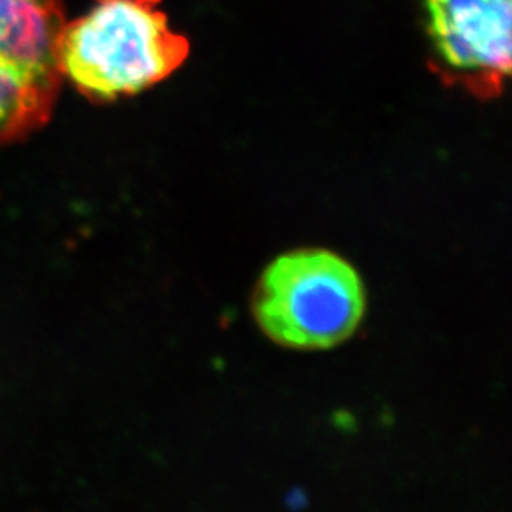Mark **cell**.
Returning <instances> with one entry per match:
<instances>
[{"label": "cell", "mask_w": 512, "mask_h": 512, "mask_svg": "<svg viewBox=\"0 0 512 512\" xmlns=\"http://www.w3.org/2000/svg\"><path fill=\"white\" fill-rule=\"evenodd\" d=\"M62 0H0V146L50 120L62 72Z\"/></svg>", "instance_id": "3"}, {"label": "cell", "mask_w": 512, "mask_h": 512, "mask_svg": "<svg viewBox=\"0 0 512 512\" xmlns=\"http://www.w3.org/2000/svg\"><path fill=\"white\" fill-rule=\"evenodd\" d=\"M251 307L267 339L289 350L319 352L357 332L367 292L345 257L324 247H300L262 271Z\"/></svg>", "instance_id": "2"}, {"label": "cell", "mask_w": 512, "mask_h": 512, "mask_svg": "<svg viewBox=\"0 0 512 512\" xmlns=\"http://www.w3.org/2000/svg\"><path fill=\"white\" fill-rule=\"evenodd\" d=\"M426 63L445 87L483 102L511 73V0H418Z\"/></svg>", "instance_id": "4"}, {"label": "cell", "mask_w": 512, "mask_h": 512, "mask_svg": "<svg viewBox=\"0 0 512 512\" xmlns=\"http://www.w3.org/2000/svg\"><path fill=\"white\" fill-rule=\"evenodd\" d=\"M189 42L171 29L161 0H95L63 27L62 78L98 103L133 97L178 72Z\"/></svg>", "instance_id": "1"}]
</instances>
